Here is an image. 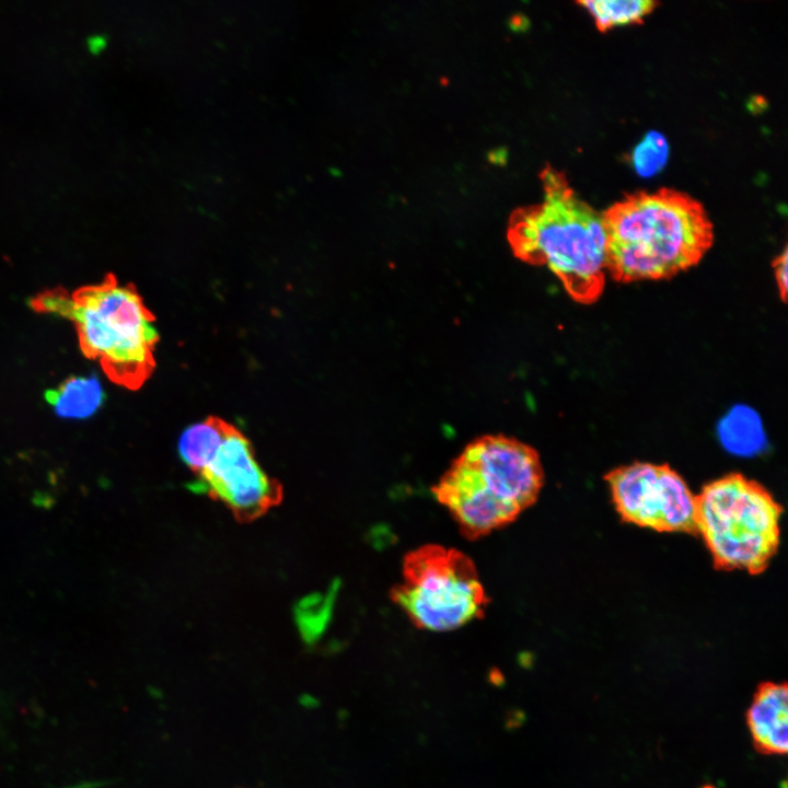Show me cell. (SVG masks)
Masks as SVG:
<instances>
[{"label":"cell","instance_id":"obj_1","mask_svg":"<svg viewBox=\"0 0 788 788\" xmlns=\"http://www.w3.org/2000/svg\"><path fill=\"white\" fill-rule=\"evenodd\" d=\"M602 216L606 271L621 282L671 278L698 264L714 241L703 205L674 189L626 195Z\"/></svg>","mask_w":788,"mask_h":788},{"label":"cell","instance_id":"obj_2","mask_svg":"<svg viewBox=\"0 0 788 788\" xmlns=\"http://www.w3.org/2000/svg\"><path fill=\"white\" fill-rule=\"evenodd\" d=\"M541 179L542 200L511 215L508 242L519 259L548 268L575 301L593 303L607 273L603 216L558 170L545 167Z\"/></svg>","mask_w":788,"mask_h":788},{"label":"cell","instance_id":"obj_3","mask_svg":"<svg viewBox=\"0 0 788 788\" xmlns=\"http://www.w3.org/2000/svg\"><path fill=\"white\" fill-rule=\"evenodd\" d=\"M36 312L73 323L83 355L97 360L116 384L139 389L155 367V317L131 283L108 274L100 283L68 292L43 291L30 300Z\"/></svg>","mask_w":788,"mask_h":788},{"label":"cell","instance_id":"obj_4","mask_svg":"<svg viewBox=\"0 0 788 788\" xmlns=\"http://www.w3.org/2000/svg\"><path fill=\"white\" fill-rule=\"evenodd\" d=\"M544 473L538 453L503 434L468 443L432 487L462 535L480 538L513 522L537 499Z\"/></svg>","mask_w":788,"mask_h":788},{"label":"cell","instance_id":"obj_5","mask_svg":"<svg viewBox=\"0 0 788 788\" xmlns=\"http://www.w3.org/2000/svg\"><path fill=\"white\" fill-rule=\"evenodd\" d=\"M696 531L717 569L763 572L779 545L781 506L739 473L706 484L695 497Z\"/></svg>","mask_w":788,"mask_h":788},{"label":"cell","instance_id":"obj_6","mask_svg":"<svg viewBox=\"0 0 788 788\" xmlns=\"http://www.w3.org/2000/svg\"><path fill=\"white\" fill-rule=\"evenodd\" d=\"M390 596L416 627L431 631L454 630L480 618L489 602L473 560L437 544L405 555L402 581Z\"/></svg>","mask_w":788,"mask_h":788},{"label":"cell","instance_id":"obj_7","mask_svg":"<svg viewBox=\"0 0 788 788\" xmlns=\"http://www.w3.org/2000/svg\"><path fill=\"white\" fill-rule=\"evenodd\" d=\"M196 477L192 489L224 505L241 523L263 517L282 499L280 483L262 468L251 441L230 422Z\"/></svg>","mask_w":788,"mask_h":788},{"label":"cell","instance_id":"obj_8","mask_svg":"<svg viewBox=\"0 0 788 788\" xmlns=\"http://www.w3.org/2000/svg\"><path fill=\"white\" fill-rule=\"evenodd\" d=\"M604 478L624 522L658 532L697 534L696 496L668 464L637 462L619 466Z\"/></svg>","mask_w":788,"mask_h":788},{"label":"cell","instance_id":"obj_9","mask_svg":"<svg viewBox=\"0 0 788 788\" xmlns=\"http://www.w3.org/2000/svg\"><path fill=\"white\" fill-rule=\"evenodd\" d=\"M746 723L756 750L784 755L788 749V690L786 683L758 686L746 711Z\"/></svg>","mask_w":788,"mask_h":788},{"label":"cell","instance_id":"obj_10","mask_svg":"<svg viewBox=\"0 0 788 788\" xmlns=\"http://www.w3.org/2000/svg\"><path fill=\"white\" fill-rule=\"evenodd\" d=\"M105 396L96 373L72 375L44 393L54 414L70 420L92 417L103 406Z\"/></svg>","mask_w":788,"mask_h":788},{"label":"cell","instance_id":"obj_11","mask_svg":"<svg viewBox=\"0 0 788 788\" xmlns=\"http://www.w3.org/2000/svg\"><path fill=\"white\" fill-rule=\"evenodd\" d=\"M228 424L218 416H208L204 420L190 425L182 432L177 443L178 455L195 475L205 465Z\"/></svg>","mask_w":788,"mask_h":788},{"label":"cell","instance_id":"obj_12","mask_svg":"<svg viewBox=\"0 0 788 788\" xmlns=\"http://www.w3.org/2000/svg\"><path fill=\"white\" fill-rule=\"evenodd\" d=\"M593 18L595 26L605 32L615 26L641 22L658 5L650 0L579 1Z\"/></svg>","mask_w":788,"mask_h":788},{"label":"cell","instance_id":"obj_13","mask_svg":"<svg viewBox=\"0 0 788 788\" xmlns=\"http://www.w3.org/2000/svg\"><path fill=\"white\" fill-rule=\"evenodd\" d=\"M720 440L737 455H753L764 447V432L757 418L749 412L732 413L720 426Z\"/></svg>","mask_w":788,"mask_h":788},{"label":"cell","instance_id":"obj_14","mask_svg":"<svg viewBox=\"0 0 788 788\" xmlns=\"http://www.w3.org/2000/svg\"><path fill=\"white\" fill-rule=\"evenodd\" d=\"M333 593L314 594L302 599L296 609V621L301 636L314 642L324 631L332 611Z\"/></svg>","mask_w":788,"mask_h":788},{"label":"cell","instance_id":"obj_15","mask_svg":"<svg viewBox=\"0 0 788 788\" xmlns=\"http://www.w3.org/2000/svg\"><path fill=\"white\" fill-rule=\"evenodd\" d=\"M667 155L665 139L658 132H650L633 154L634 166L640 175L649 176L663 166Z\"/></svg>","mask_w":788,"mask_h":788},{"label":"cell","instance_id":"obj_16","mask_svg":"<svg viewBox=\"0 0 788 788\" xmlns=\"http://www.w3.org/2000/svg\"><path fill=\"white\" fill-rule=\"evenodd\" d=\"M774 273L780 299L786 301L787 297V248L774 260Z\"/></svg>","mask_w":788,"mask_h":788}]
</instances>
